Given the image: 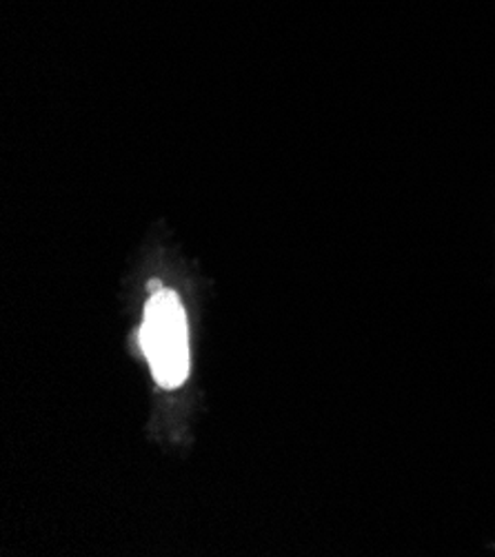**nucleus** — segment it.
<instances>
[{
	"label": "nucleus",
	"mask_w": 495,
	"mask_h": 557,
	"mask_svg": "<svg viewBox=\"0 0 495 557\" xmlns=\"http://www.w3.org/2000/svg\"><path fill=\"white\" fill-rule=\"evenodd\" d=\"M140 347L149 360L156 382L176 388L189 373V333L181 298L174 292L158 289L145 309Z\"/></svg>",
	"instance_id": "f257e3e1"
}]
</instances>
